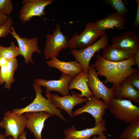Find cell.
Segmentation results:
<instances>
[{
    "instance_id": "cell-1",
    "label": "cell",
    "mask_w": 139,
    "mask_h": 139,
    "mask_svg": "<svg viewBox=\"0 0 139 139\" xmlns=\"http://www.w3.org/2000/svg\"><path fill=\"white\" fill-rule=\"evenodd\" d=\"M33 86L36 94V97L33 102L24 108L13 109L12 111L19 115L29 112H44L51 114L52 116L56 115L62 120L67 121L61 110L57 108L49 99H46L42 95L43 90L41 86L34 83Z\"/></svg>"
},
{
    "instance_id": "cell-2",
    "label": "cell",
    "mask_w": 139,
    "mask_h": 139,
    "mask_svg": "<svg viewBox=\"0 0 139 139\" xmlns=\"http://www.w3.org/2000/svg\"><path fill=\"white\" fill-rule=\"evenodd\" d=\"M108 109L115 118L125 123L139 120V108L129 100L113 98Z\"/></svg>"
},
{
    "instance_id": "cell-3",
    "label": "cell",
    "mask_w": 139,
    "mask_h": 139,
    "mask_svg": "<svg viewBox=\"0 0 139 139\" xmlns=\"http://www.w3.org/2000/svg\"><path fill=\"white\" fill-rule=\"evenodd\" d=\"M107 33L106 31L99 28L95 22H88L81 33L74 34L69 40V47L72 49L86 48L94 43L98 37Z\"/></svg>"
},
{
    "instance_id": "cell-4",
    "label": "cell",
    "mask_w": 139,
    "mask_h": 139,
    "mask_svg": "<svg viewBox=\"0 0 139 139\" xmlns=\"http://www.w3.org/2000/svg\"><path fill=\"white\" fill-rule=\"evenodd\" d=\"M109 46L108 36L104 34L93 45L86 48L72 49L71 53L76 61L81 66L83 71L88 74L89 63L94 54L101 49H105Z\"/></svg>"
},
{
    "instance_id": "cell-5",
    "label": "cell",
    "mask_w": 139,
    "mask_h": 139,
    "mask_svg": "<svg viewBox=\"0 0 139 139\" xmlns=\"http://www.w3.org/2000/svg\"><path fill=\"white\" fill-rule=\"evenodd\" d=\"M27 119L23 114H17L10 110L5 112L0 121V127L5 130V137L11 136L14 139H19L24 131Z\"/></svg>"
},
{
    "instance_id": "cell-6",
    "label": "cell",
    "mask_w": 139,
    "mask_h": 139,
    "mask_svg": "<svg viewBox=\"0 0 139 139\" xmlns=\"http://www.w3.org/2000/svg\"><path fill=\"white\" fill-rule=\"evenodd\" d=\"M46 46L44 53L46 59L57 57L60 51L69 47V40L60 30V25L57 24L53 33L46 36Z\"/></svg>"
},
{
    "instance_id": "cell-7",
    "label": "cell",
    "mask_w": 139,
    "mask_h": 139,
    "mask_svg": "<svg viewBox=\"0 0 139 139\" xmlns=\"http://www.w3.org/2000/svg\"><path fill=\"white\" fill-rule=\"evenodd\" d=\"M91 66L94 68L98 76L106 77L103 81L105 84L112 83V86H113L118 85L123 81L116 63L108 61L98 55L95 62Z\"/></svg>"
},
{
    "instance_id": "cell-8",
    "label": "cell",
    "mask_w": 139,
    "mask_h": 139,
    "mask_svg": "<svg viewBox=\"0 0 139 139\" xmlns=\"http://www.w3.org/2000/svg\"><path fill=\"white\" fill-rule=\"evenodd\" d=\"M87 83L88 87L96 99H101L108 104L115 98L113 90L106 86L99 79L94 67L90 66L88 70Z\"/></svg>"
},
{
    "instance_id": "cell-9",
    "label": "cell",
    "mask_w": 139,
    "mask_h": 139,
    "mask_svg": "<svg viewBox=\"0 0 139 139\" xmlns=\"http://www.w3.org/2000/svg\"><path fill=\"white\" fill-rule=\"evenodd\" d=\"M108 108V104L103 100L96 99L93 95L86 102L85 105L74 111L72 116L74 117L83 113H89L94 118L95 126L102 121L104 119L103 116Z\"/></svg>"
},
{
    "instance_id": "cell-10",
    "label": "cell",
    "mask_w": 139,
    "mask_h": 139,
    "mask_svg": "<svg viewBox=\"0 0 139 139\" xmlns=\"http://www.w3.org/2000/svg\"><path fill=\"white\" fill-rule=\"evenodd\" d=\"M53 0H24L19 13V18L23 23L27 22L34 16L45 15L46 7L51 4Z\"/></svg>"
},
{
    "instance_id": "cell-11",
    "label": "cell",
    "mask_w": 139,
    "mask_h": 139,
    "mask_svg": "<svg viewBox=\"0 0 139 139\" xmlns=\"http://www.w3.org/2000/svg\"><path fill=\"white\" fill-rule=\"evenodd\" d=\"M78 93L73 91L71 94L60 97L56 94H52L51 92L46 93V96L58 108L65 111L69 116L73 118L72 110L76 105L86 102L89 100L86 98H81Z\"/></svg>"
},
{
    "instance_id": "cell-12",
    "label": "cell",
    "mask_w": 139,
    "mask_h": 139,
    "mask_svg": "<svg viewBox=\"0 0 139 139\" xmlns=\"http://www.w3.org/2000/svg\"><path fill=\"white\" fill-rule=\"evenodd\" d=\"M111 41V46L135 54L139 50V36L136 29L129 30L115 36Z\"/></svg>"
},
{
    "instance_id": "cell-13",
    "label": "cell",
    "mask_w": 139,
    "mask_h": 139,
    "mask_svg": "<svg viewBox=\"0 0 139 139\" xmlns=\"http://www.w3.org/2000/svg\"><path fill=\"white\" fill-rule=\"evenodd\" d=\"M10 33L16 40L21 55L24 57L25 63L28 64L30 62L33 63L32 59L33 53L36 52L39 54H41L38 45V38L36 37L31 39L25 37L22 38L17 33L13 27L11 28Z\"/></svg>"
},
{
    "instance_id": "cell-14",
    "label": "cell",
    "mask_w": 139,
    "mask_h": 139,
    "mask_svg": "<svg viewBox=\"0 0 139 139\" xmlns=\"http://www.w3.org/2000/svg\"><path fill=\"white\" fill-rule=\"evenodd\" d=\"M25 115L27 118L26 127L33 133L36 139H43L41 133L45 121L52 115L44 112H28Z\"/></svg>"
},
{
    "instance_id": "cell-15",
    "label": "cell",
    "mask_w": 139,
    "mask_h": 139,
    "mask_svg": "<svg viewBox=\"0 0 139 139\" xmlns=\"http://www.w3.org/2000/svg\"><path fill=\"white\" fill-rule=\"evenodd\" d=\"M74 77L68 75H62L57 80H45L37 79L34 81V83L46 88V93L52 91H57L63 96L69 94L68 84Z\"/></svg>"
},
{
    "instance_id": "cell-16",
    "label": "cell",
    "mask_w": 139,
    "mask_h": 139,
    "mask_svg": "<svg viewBox=\"0 0 139 139\" xmlns=\"http://www.w3.org/2000/svg\"><path fill=\"white\" fill-rule=\"evenodd\" d=\"M106 124V120L104 119L102 122L91 128L77 130L76 127H72L64 130V139H89L92 136L99 135L101 133L107 131Z\"/></svg>"
},
{
    "instance_id": "cell-17",
    "label": "cell",
    "mask_w": 139,
    "mask_h": 139,
    "mask_svg": "<svg viewBox=\"0 0 139 139\" xmlns=\"http://www.w3.org/2000/svg\"><path fill=\"white\" fill-rule=\"evenodd\" d=\"M46 63L49 67L59 70L62 75H68L74 77L83 71L81 65L76 61L66 62L54 57L47 61Z\"/></svg>"
},
{
    "instance_id": "cell-18",
    "label": "cell",
    "mask_w": 139,
    "mask_h": 139,
    "mask_svg": "<svg viewBox=\"0 0 139 139\" xmlns=\"http://www.w3.org/2000/svg\"><path fill=\"white\" fill-rule=\"evenodd\" d=\"M126 22L125 17L119 15L116 11L108 14L105 18L97 20L95 22L100 30H106L115 29L122 30L125 29Z\"/></svg>"
},
{
    "instance_id": "cell-19",
    "label": "cell",
    "mask_w": 139,
    "mask_h": 139,
    "mask_svg": "<svg viewBox=\"0 0 139 139\" xmlns=\"http://www.w3.org/2000/svg\"><path fill=\"white\" fill-rule=\"evenodd\" d=\"M115 98H127L136 103H139V90L131 85L125 80L119 84L111 88Z\"/></svg>"
},
{
    "instance_id": "cell-20",
    "label": "cell",
    "mask_w": 139,
    "mask_h": 139,
    "mask_svg": "<svg viewBox=\"0 0 139 139\" xmlns=\"http://www.w3.org/2000/svg\"><path fill=\"white\" fill-rule=\"evenodd\" d=\"M88 73L83 71L71 80L68 84L69 91L74 89H77L81 92L78 94L80 97H85L89 99L93 94L88 84Z\"/></svg>"
},
{
    "instance_id": "cell-21",
    "label": "cell",
    "mask_w": 139,
    "mask_h": 139,
    "mask_svg": "<svg viewBox=\"0 0 139 139\" xmlns=\"http://www.w3.org/2000/svg\"><path fill=\"white\" fill-rule=\"evenodd\" d=\"M135 55L111 45L104 49L101 57L108 61L118 63L128 59Z\"/></svg>"
},
{
    "instance_id": "cell-22",
    "label": "cell",
    "mask_w": 139,
    "mask_h": 139,
    "mask_svg": "<svg viewBox=\"0 0 139 139\" xmlns=\"http://www.w3.org/2000/svg\"><path fill=\"white\" fill-rule=\"evenodd\" d=\"M119 137L121 139H139V120L129 123Z\"/></svg>"
},
{
    "instance_id": "cell-23",
    "label": "cell",
    "mask_w": 139,
    "mask_h": 139,
    "mask_svg": "<svg viewBox=\"0 0 139 139\" xmlns=\"http://www.w3.org/2000/svg\"><path fill=\"white\" fill-rule=\"evenodd\" d=\"M20 55L21 54L19 48L16 46L14 42H11L8 47L0 45V55L7 60L16 58Z\"/></svg>"
},
{
    "instance_id": "cell-24",
    "label": "cell",
    "mask_w": 139,
    "mask_h": 139,
    "mask_svg": "<svg viewBox=\"0 0 139 139\" xmlns=\"http://www.w3.org/2000/svg\"><path fill=\"white\" fill-rule=\"evenodd\" d=\"M8 61L7 65V75L5 82L4 88L9 89L11 88V84L14 80V72L18 67V63L16 58Z\"/></svg>"
},
{
    "instance_id": "cell-25",
    "label": "cell",
    "mask_w": 139,
    "mask_h": 139,
    "mask_svg": "<svg viewBox=\"0 0 139 139\" xmlns=\"http://www.w3.org/2000/svg\"><path fill=\"white\" fill-rule=\"evenodd\" d=\"M103 4L112 7L118 14L124 16L128 11V9L126 7L121 0H105L103 1Z\"/></svg>"
},
{
    "instance_id": "cell-26",
    "label": "cell",
    "mask_w": 139,
    "mask_h": 139,
    "mask_svg": "<svg viewBox=\"0 0 139 139\" xmlns=\"http://www.w3.org/2000/svg\"><path fill=\"white\" fill-rule=\"evenodd\" d=\"M13 6L11 0H0V12L9 16L13 12Z\"/></svg>"
},
{
    "instance_id": "cell-27",
    "label": "cell",
    "mask_w": 139,
    "mask_h": 139,
    "mask_svg": "<svg viewBox=\"0 0 139 139\" xmlns=\"http://www.w3.org/2000/svg\"><path fill=\"white\" fill-rule=\"evenodd\" d=\"M13 24L11 18L10 16H8L7 21L0 26V38L6 37L10 33Z\"/></svg>"
},
{
    "instance_id": "cell-28",
    "label": "cell",
    "mask_w": 139,
    "mask_h": 139,
    "mask_svg": "<svg viewBox=\"0 0 139 139\" xmlns=\"http://www.w3.org/2000/svg\"><path fill=\"white\" fill-rule=\"evenodd\" d=\"M125 80L136 89L139 90V72L138 71L128 76Z\"/></svg>"
},
{
    "instance_id": "cell-29",
    "label": "cell",
    "mask_w": 139,
    "mask_h": 139,
    "mask_svg": "<svg viewBox=\"0 0 139 139\" xmlns=\"http://www.w3.org/2000/svg\"><path fill=\"white\" fill-rule=\"evenodd\" d=\"M7 75V65L0 68V84L5 83Z\"/></svg>"
},
{
    "instance_id": "cell-30",
    "label": "cell",
    "mask_w": 139,
    "mask_h": 139,
    "mask_svg": "<svg viewBox=\"0 0 139 139\" xmlns=\"http://www.w3.org/2000/svg\"><path fill=\"white\" fill-rule=\"evenodd\" d=\"M136 2L137 4V11L135 21L133 25L136 29H137L139 24V0H136Z\"/></svg>"
},
{
    "instance_id": "cell-31",
    "label": "cell",
    "mask_w": 139,
    "mask_h": 139,
    "mask_svg": "<svg viewBox=\"0 0 139 139\" xmlns=\"http://www.w3.org/2000/svg\"><path fill=\"white\" fill-rule=\"evenodd\" d=\"M8 16L4 15L0 12V26L3 25L7 21Z\"/></svg>"
},
{
    "instance_id": "cell-32",
    "label": "cell",
    "mask_w": 139,
    "mask_h": 139,
    "mask_svg": "<svg viewBox=\"0 0 139 139\" xmlns=\"http://www.w3.org/2000/svg\"><path fill=\"white\" fill-rule=\"evenodd\" d=\"M8 61L0 55V68L7 65Z\"/></svg>"
},
{
    "instance_id": "cell-33",
    "label": "cell",
    "mask_w": 139,
    "mask_h": 139,
    "mask_svg": "<svg viewBox=\"0 0 139 139\" xmlns=\"http://www.w3.org/2000/svg\"><path fill=\"white\" fill-rule=\"evenodd\" d=\"M98 136L95 135L93 136L92 139H109V138H107L106 136L105 135L103 132L101 133Z\"/></svg>"
},
{
    "instance_id": "cell-34",
    "label": "cell",
    "mask_w": 139,
    "mask_h": 139,
    "mask_svg": "<svg viewBox=\"0 0 139 139\" xmlns=\"http://www.w3.org/2000/svg\"><path fill=\"white\" fill-rule=\"evenodd\" d=\"M135 60L136 65L139 68V50H138L135 55Z\"/></svg>"
},
{
    "instance_id": "cell-35",
    "label": "cell",
    "mask_w": 139,
    "mask_h": 139,
    "mask_svg": "<svg viewBox=\"0 0 139 139\" xmlns=\"http://www.w3.org/2000/svg\"><path fill=\"white\" fill-rule=\"evenodd\" d=\"M27 134V131H25L22 133L19 136V139H27L26 137Z\"/></svg>"
},
{
    "instance_id": "cell-36",
    "label": "cell",
    "mask_w": 139,
    "mask_h": 139,
    "mask_svg": "<svg viewBox=\"0 0 139 139\" xmlns=\"http://www.w3.org/2000/svg\"><path fill=\"white\" fill-rule=\"evenodd\" d=\"M0 139H7L4 135L3 134H0Z\"/></svg>"
},
{
    "instance_id": "cell-37",
    "label": "cell",
    "mask_w": 139,
    "mask_h": 139,
    "mask_svg": "<svg viewBox=\"0 0 139 139\" xmlns=\"http://www.w3.org/2000/svg\"><path fill=\"white\" fill-rule=\"evenodd\" d=\"M8 139H14L13 137H10Z\"/></svg>"
}]
</instances>
